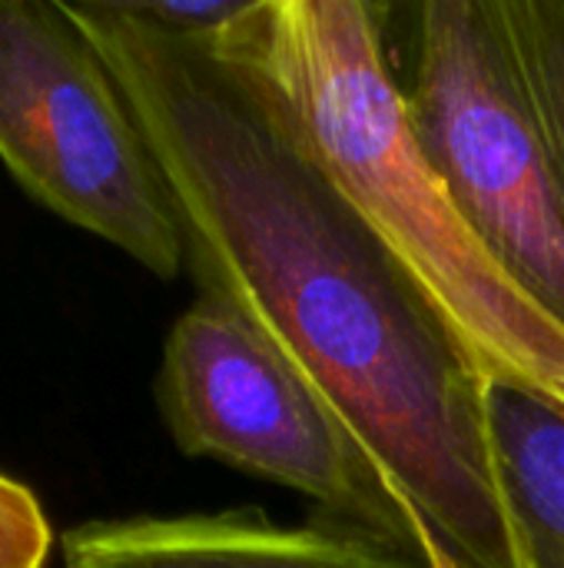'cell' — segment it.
Here are the masks:
<instances>
[{"mask_svg":"<svg viewBox=\"0 0 564 568\" xmlns=\"http://www.w3.org/2000/svg\"><path fill=\"white\" fill-rule=\"evenodd\" d=\"M116 77L199 296L239 313L352 429L465 568H535L455 356L332 183L196 47L130 3H66Z\"/></svg>","mask_w":564,"mask_h":568,"instance_id":"6da1fadb","label":"cell"},{"mask_svg":"<svg viewBox=\"0 0 564 568\" xmlns=\"http://www.w3.org/2000/svg\"><path fill=\"white\" fill-rule=\"evenodd\" d=\"M196 47L332 183L469 373L564 416V320L489 250L422 153L389 7L249 0Z\"/></svg>","mask_w":564,"mask_h":568,"instance_id":"7a4b0ae2","label":"cell"},{"mask_svg":"<svg viewBox=\"0 0 564 568\" xmlns=\"http://www.w3.org/2000/svg\"><path fill=\"white\" fill-rule=\"evenodd\" d=\"M406 53L399 87L422 153L489 250L564 320V180L505 0L416 3Z\"/></svg>","mask_w":564,"mask_h":568,"instance_id":"3957f363","label":"cell"},{"mask_svg":"<svg viewBox=\"0 0 564 568\" xmlns=\"http://www.w3.org/2000/svg\"><path fill=\"white\" fill-rule=\"evenodd\" d=\"M0 163L60 220L160 280L186 266L183 233L106 60L57 0H0Z\"/></svg>","mask_w":564,"mask_h":568,"instance_id":"277c9868","label":"cell"},{"mask_svg":"<svg viewBox=\"0 0 564 568\" xmlns=\"http://www.w3.org/2000/svg\"><path fill=\"white\" fill-rule=\"evenodd\" d=\"M153 393L183 456L259 476L312 499L326 519L416 549L399 486L386 483L352 429L226 303L199 296L180 313Z\"/></svg>","mask_w":564,"mask_h":568,"instance_id":"5b68a950","label":"cell"},{"mask_svg":"<svg viewBox=\"0 0 564 568\" xmlns=\"http://www.w3.org/2000/svg\"><path fill=\"white\" fill-rule=\"evenodd\" d=\"M60 556L66 568H429L366 529L326 516L279 523L256 506L80 523Z\"/></svg>","mask_w":564,"mask_h":568,"instance_id":"8992f818","label":"cell"},{"mask_svg":"<svg viewBox=\"0 0 564 568\" xmlns=\"http://www.w3.org/2000/svg\"><path fill=\"white\" fill-rule=\"evenodd\" d=\"M485 409L532 566L564 568V416L502 386H485Z\"/></svg>","mask_w":564,"mask_h":568,"instance_id":"52a82bcc","label":"cell"},{"mask_svg":"<svg viewBox=\"0 0 564 568\" xmlns=\"http://www.w3.org/2000/svg\"><path fill=\"white\" fill-rule=\"evenodd\" d=\"M505 17L564 180V0H505Z\"/></svg>","mask_w":564,"mask_h":568,"instance_id":"ba28073f","label":"cell"},{"mask_svg":"<svg viewBox=\"0 0 564 568\" xmlns=\"http://www.w3.org/2000/svg\"><path fill=\"white\" fill-rule=\"evenodd\" d=\"M53 529L40 499L0 473V568H47Z\"/></svg>","mask_w":564,"mask_h":568,"instance_id":"9c48e42d","label":"cell"},{"mask_svg":"<svg viewBox=\"0 0 564 568\" xmlns=\"http://www.w3.org/2000/svg\"><path fill=\"white\" fill-rule=\"evenodd\" d=\"M249 0H206V3H130L146 23L163 30L166 37L203 43L219 33L229 20L243 13Z\"/></svg>","mask_w":564,"mask_h":568,"instance_id":"30bf717a","label":"cell"},{"mask_svg":"<svg viewBox=\"0 0 564 568\" xmlns=\"http://www.w3.org/2000/svg\"><path fill=\"white\" fill-rule=\"evenodd\" d=\"M399 503H402V513H406V519H409V529H412V539H416V549H419V556L425 559V566L429 568H465L439 539H435V532L429 529V523L419 516V509L402 496V489H399Z\"/></svg>","mask_w":564,"mask_h":568,"instance_id":"8fae6325","label":"cell"}]
</instances>
